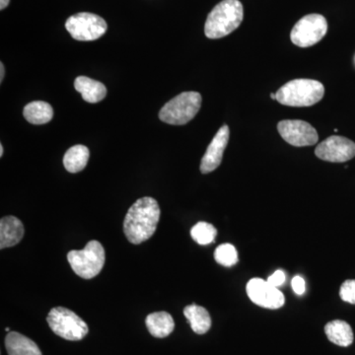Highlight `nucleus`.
<instances>
[{"label":"nucleus","instance_id":"11","mask_svg":"<svg viewBox=\"0 0 355 355\" xmlns=\"http://www.w3.org/2000/svg\"><path fill=\"white\" fill-rule=\"evenodd\" d=\"M247 294L252 302L266 309H279L286 299L282 291L268 284V280L253 279L247 284Z\"/></svg>","mask_w":355,"mask_h":355},{"label":"nucleus","instance_id":"25","mask_svg":"<svg viewBox=\"0 0 355 355\" xmlns=\"http://www.w3.org/2000/svg\"><path fill=\"white\" fill-rule=\"evenodd\" d=\"M292 289L295 292L297 295H302L306 291L305 280L302 277H293L291 282Z\"/></svg>","mask_w":355,"mask_h":355},{"label":"nucleus","instance_id":"27","mask_svg":"<svg viewBox=\"0 0 355 355\" xmlns=\"http://www.w3.org/2000/svg\"><path fill=\"white\" fill-rule=\"evenodd\" d=\"M9 2H10V0H0V9L1 10L6 9L8 6Z\"/></svg>","mask_w":355,"mask_h":355},{"label":"nucleus","instance_id":"29","mask_svg":"<svg viewBox=\"0 0 355 355\" xmlns=\"http://www.w3.org/2000/svg\"><path fill=\"white\" fill-rule=\"evenodd\" d=\"M270 98L273 100H277V94H273V93H272V94H270Z\"/></svg>","mask_w":355,"mask_h":355},{"label":"nucleus","instance_id":"12","mask_svg":"<svg viewBox=\"0 0 355 355\" xmlns=\"http://www.w3.org/2000/svg\"><path fill=\"white\" fill-rule=\"evenodd\" d=\"M229 135L230 130L228 125H222L203 155L200 162V172L202 174H209L220 166L224 151L227 147Z\"/></svg>","mask_w":355,"mask_h":355},{"label":"nucleus","instance_id":"17","mask_svg":"<svg viewBox=\"0 0 355 355\" xmlns=\"http://www.w3.org/2000/svg\"><path fill=\"white\" fill-rule=\"evenodd\" d=\"M324 333L331 343L338 347H349L354 343V331L347 322L335 320L324 327Z\"/></svg>","mask_w":355,"mask_h":355},{"label":"nucleus","instance_id":"9","mask_svg":"<svg viewBox=\"0 0 355 355\" xmlns=\"http://www.w3.org/2000/svg\"><path fill=\"white\" fill-rule=\"evenodd\" d=\"M277 130L287 144L296 147L314 146L319 140L317 130L307 121L286 120L279 121Z\"/></svg>","mask_w":355,"mask_h":355},{"label":"nucleus","instance_id":"6","mask_svg":"<svg viewBox=\"0 0 355 355\" xmlns=\"http://www.w3.org/2000/svg\"><path fill=\"white\" fill-rule=\"evenodd\" d=\"M46 322L55 335L71 342L83 340L89 331L87 324L73 311L64 307L53 308Z\"/></svg>","mask_w":355,"mask_h":355},{"label":"nucleus","instance_id":"3","mask_svg":"<svg viewBox=\"0 0 355 355\" xmlns=\"http://www.w3.org/2000/svg\"><path fill=\"white\" fill-rule=\"evenodd\" d=\"M277 101L289 107H310L323 99V84L313 79H295L289 81L277 93Z\"/></svg>","mask_w":355,"mask_h":355},{"label":"nucleus","instance_id":"15","mask_svg":"<svg viewBox=\"0 0 355 355\" xmlns=\"http://www.w3.org/2000/svg\"><path fill=\"white\" fill-rule=\"evenodd\" d=\"M74 87L80 93L86 102L95 104L102 101L107 95V88L100 81L86 76H78L74 81Z\"/></svg>","mask_w":355,"mask_h":355},{"label":"nucleus","instance_id":"26","mask_svg":"<svg viewBox=\"0 0 355 355\" xmlns=\"http://www.w3.org/2000/svg\"><path fill=\"white\" fill-rule=\"evenodd\" d=\"M4 76H6V69H4L3 64H0V83H2L4 79Z\"/></svg>","mask_w":355,"mask_h":355},{"label":"nucleus","instance_id":"20","mask_svg":"<svg viewBox=\"0 0 355 355\" xmlns=\"http://www.w3.org/2000/svg\"><path fill=\"white\" fill-rule=\"evenodd\" d=\"M89 156V149L85 146H74L70 147L69 150L64 154V165L65 169L69 173H78L83 171L87 165Z\"/></svg>","mask_w":355,"mask_h":355},{"label":"nucleus","instance_id":"16","mask_svg":"<svg viewBox=\"0 0 355 355\" xmlns=\"http://www.w3.org/2000/svg\"><path fill=\"white\" fill-rule=\"evenodd\" d=\"M146 324L149 333L154 338H164L171 335L175 329V322L169 313H151L146 317Z\"/></svg>","mask_w":355,"mask_h":355},{"label":"nucleus","instance_id":"21","mask_svg":"<svg viewBox=\"0 0 355 355\" xmlns=\"http://www.w3.org/2000/svg\"><path fill=\"white\" fill-rule=\"evenodd\" d=\"M191 235L198 244L209 245L216 239L217 230L212 224L200 221L191 228Z\"/></svg>","mask_w":355,"mask_h":355},{"label":"nucleus","instance_id":"13","mask_svg":"<svg viewBox=\"0 0 355 355\" xmlns=\"http://www.w3.org/2000/svg\"><path fill=\"white\" fill-rule=\"evenodd\" d=\"M24 225L17 217H2L0 220V249L14 247L24 236Z\"/></svg>","mask_w":355,"mask_h":355},{"label":"nucleus","instance_id":"2","mask_svg":"<svg viewBox=\"0 0 355 355\" xmlns=\"http://www.w3.org/2000/svg\"><path fill=\"white\" fill-rule=\"evenodd\" d=\"M244 9L239 0H223L207 16L205 34L209 39H220L241 25Z\"/></svg>","mask_w":355,"mask_h":355},{"label":"nucleus","instance_id":"28","mask_svg":"<svg viewBox=\"0 0 355 355\" xmlns=\"http://www.w3.org/2000/svg\"><path fill=\"white\" fill-rule=\"evenodd\" d=\"M3 153H4V149H3V146H2V144H1V146H0V157H2V156H3Z\"/></svg>","mask_w":355,"mask_h":355},{"label":"nucleus","instance_id":"23","mask_svg":"<svg viewBox=\"0 0 355 355\" xmlns=\"http://www.w3.org/2000/svg\"><path fill=\"white\" fill-rule=\"evenodd\" d=\"M340 296L345 302L355 304V279L347 280L340 286Z\"/></svg>","mask_w":355,"mask_h":355},{"label":"nucleus","instance_id":"18","mask_svg":"<svg viewBox=\"0 0 355 355\" xmlns=\"http://www.w3.org/2000/svg\"><path fill=\"white\" fill-rule=\"evenodd\" d=\"M184 317L190 322L191 330L198 335H205L211 328V318L209 311L202 306L191 304L184 309Z\"/></svg>","mask_w":355,"mask_h":355},{"label":"nucleus","instance_id":"24","mask_svg":"<svg viewBox=\"0 0 355 355\" xmlns=\"http://www.w3.org/2000/svg\"><path fill=\"white\" fill-rule=\"evenodd\" d=\"M268 282L277 288V287L282 286V284L286 282V273L280 270H277V272H273L272 275L268 277Z\"/></svg>","mask_w":355,"mask_h":355},{"label":"nucleus","instance_id":"7","mask_svg":"<svg viewBox=\"0 0 355 355\" xmlns=\"http://www.w3.org/2000/svg\"><path fill=\"white\" fill-rule=\"evenodd\" d=\"M65 28L77 41H95L101 38L107 32L106 21L96 14L81 12L70 16L65 23Z\"/></svg>","mask_w":355,"mask_h":355},{"label":"nucleus","instance_id":"1","mask_svg":"<svg viewBox=\"0 0 355 355\" xmlns=\"http://www.w3.org/2000/svg\"><path fill=\"white\" fill-rule=\"evenodd\" d=\"M160 207L153 198L144 197L133 203L123 220V232L128 241L139 245L153 237L160 219Z\"/></svg>","mask_w":355,"mask_h":355},{"label":"nucleus","instance_id":"10","mask_svg":"<svg viewBox=\"0 0 355 355\" xmlns=\"http://www.w3.org/2000/svg\"><path fill=\"white\" fill-rule=\"evenodd\" d=\"M315 154L318 158L328 162H347L355 157V144L347 137L333 135L317 146Z\"/></svg>","mask_w":355,"mask_h":355},{"label":"nucleus","instance_id":"19","mask_svg":"<svg viewBox=\"0 0 355 355\" xmlns=\"http://www.w3.org/2000/svg\"><path fill=\"white\" fill-rule=\"evenodd\" d=\"M23 116L33 125H44L53 120V110L46 102L34 101L26 105Z\"/></svg>","mask_w":355,"mask_h":355},{"label":"nucleus","instance_id":"22","mask_svg":"<svg viewBox=\"0 0 355 355\" xmlns=\"http://www.w3.org/2000/svg\"><path fill=\"white\" fill-rule=\"evenodd\" d=\"M214 259L219 265L230 268L237 263V250L233 245L221 244L220 246L216 248Z\"/></svg>","mask_w":355,"mask_h":355},{"label":"nucleus","instance_id":"4","mask_svg":"<svg viewBox=\"0 0 355 355\" xmlns=\"http://www.w3.org/2000/svg\"><path fill=\"white\" fill-rule=\"evenodd\" d=\"M67 260L72 270L84 279H94L104 268L106 261L104 247L93 240L83 250H72L67 254Z\"/></svg>","mask_w":355,"mask_h":355},{"label":"nucleus","instance_id":"8","mask_svg":"<svg viewBox=\"0 0 355 355\" xmlns=\"http://www.w3.org/2000/svg\"><path fill=\"white\" fill-rule=\"evenodd\" d=\"M328 22L320 14H309L298 21L292 29V43L300 48H309L326 36Z\"/></svg>","mask_w":355,"mask_h":355},{"label":"nucleus","instance_id":"5","mask_svg":"<svg viewBox=\"0 0 355 355\" xmlns=\"http://www.w3.org/2000/svg\"><path fill=\"white\" fill-rule=\"evenodd\" d=\"M202 95L198 92H183L166 103L160 110L159 119L173 125H183L193 120L202 107Z\"/></svg>","mask_w":355,"mask_h":355},{"label":"nucleus","instance_id":"14","mask_svg":"<svg viewBox=\"0 0 355 355\" xmlns=\"http://www.w3.org/2000/svg\"><path fill=\"white\" fill-rule=\"evenodd\" d=\"M6 347L8 355H43L36 343L17 331L7 334Z\"/></svg>","mask_w":355,"mask_h":355}]
</instances>
